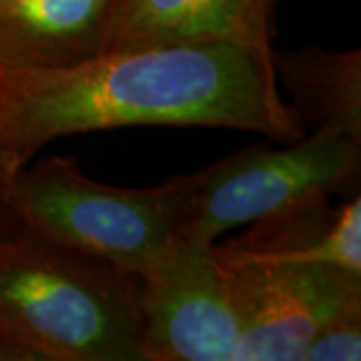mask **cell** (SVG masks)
Here are the masks:
<instances>
[{
  "label": "cell",
  "instance_id": "obj_1",
  "mask_svg": "<svg viewBox=\"0 0 361 361\" xmlns=\"http://www.w3.org/2000/svg\"><path fill=\"white\" fill-rule=\"evenodd\" d=\"M139 125L249 130L283 142L305 135L271 61L235 44L116 49L51 68L0 66V155L14 171L59 137Z\"/></svg>",
  "mask_w": 361,
  "mask_h": 361
},
{
  "label": "cell",
  "instance_id": "obj_2",
  "mask_svg": "<svg viewBox=\"0 0 361 361\" xmlns=\"http://www.w3.org/2000/svg\"><path fill=\"white\" fill-rule=\"evenodd\" d=\"M0 331L35 361H142L137 275L20 229L0 241Z\"/></svg>",
  "mask_w": 361,
  "mask_h": 361
},
{
  "label": "cell",
  "instance_id": "obj_3",
  "mask_svg": "<svg viewBox=\"0 0 361 361\" xmlns=\"http://www.w3.org/2000/svg\"><path fill=\"white\" fill-rule=\"evenodd\" d=\"M193 185L191 173L149 189L113 187L52 155L14 173L8 201L23 231L139 275L179 239Z\"/></svg>",
  "mask_w": 361,
  "mask_h": 361
},
{
  "label": "cell",
  "instance_id": "obj_4",
  "mask_svg": "<svg viewBox=\"0 0 361 361\" xmlns=\"http://www.w3.org/2000/svg\"><path fill=\"white\" fill-rule=\"evenodd\" d=\"M179 239L211 247L247 227L334 195L360 193L361 145L331 130H311L287 147H249L195 171Z\"/></svg>",
  "mask_w": 361,
  "mask_h": 361
},
{
  "label": "cell",
  "instance_id": "obj_5",
  "mask_svg": "<svg viewBox=\"0 0 361 361\" xmlns=\"http://www.w3.org/2000/svg\"><path fill=\"white\" fill-rule=\"evenodd\" d=\"M215 259L239 322L233 361H301L323 327L361 313V275L327 265Z\"/></svg>",
  "mask_w": 361,
  "mask_h": 361
},
{
  "label": "cell",
  "instance_id": "obj_6",
  "mask_svg": "<svg viewBox=\"0 0 361 361\" xmlns=\"http://www.w3.org/2000/svg\"><path fill=\"white\" fill-rule=\"evenodd\" d=\"M142 361H233L239 322L211 247L177 239L137 275Z\"/></svg>",
  "mask_w": 361,
  "mask_h": 361
},
{
  "label": "cell",
  "instance_id": "obj_7",
  "mask_svg": "<svg viewBox=\"0 0 361 361\" xmlns=\"http://www.w3.org/2000/svg\"><path fill=\"white\" fill-rule=\"evenodd\" d=\"M273 37L275 0H113L103 51L235 44L271 61Z\"/></svg>",
  "mask_w": 361,
  "mask_h": 361
},
{
  "label": "cell",
  "instance_id": "obj_8",
  "mask_svg": "<svg viewBox=\"0 0 361 361\" xmlns=\"http://www.w3.org/2000/svg\"><path fill=\"white\" fill-rule=\"evenodd\" d=\"M211 251L225 261L327 265L361 275V197L349 195L339 207L313 201L259 219Z\"/></svg>",
  "mask_w": 361,
  "mask_h": 361
},
{
  "label": "cell",
  "instance_id": "obj_9",
  "mask_svg": "<svg viewBox=\"0 0 361 361\" xmlns=\"http://www.w3.org/2000/svg\"><path fill=\"white\" fill-rule=\"evenodd\" d=\"M113 0H0V66L75 65L103 51Z\"/></svg>",
  "mask_w": 361,
  "mask_h": 361
},
{
  "label": "cell",
  "instance_id": "obj_10",
  "mask_svg": "<svg viewBox=\"0 0 361 361\" xmlns=\"http://www.w3.org/2000/svg\"><path fill=\"white\" fill-rule=\"evenodd\" d=\"M271 65L293 94L291 109L303 129L331 130L361 145V51L273 49Z\"/></svg>",
  "mask_w": 361,
  "mask_h": 361
},
{
  "label": "cell",
  "instance_id": "obj_11",
  "mask_svg": "<svg viewBox=\"0 0 361 361\" xmlns=\"http://www.w3.org/2000/svg\"><path fill=\"white\" fill-rule=\"evenodd\" d=\"M361 357V313L323 327L305 348L301 361H357Z\"/></svg>",
  "mask_w": 361,
  "mask_h": 361
},
{
  "label": "cell",
  "instance_id": "obj_12",
  "mask_svg": "<svg viewBox=\"0 0 361 361\" xmlns=\"http://www.w3.org/2000/svg\"><path fill=\"white\" fill-rule=\"evenodd\" d=\"M14 173H16V171L8 165V161L0 155V207H6V209H11L8 191H11V180H13ZM11 211H13V209H11Z\"/></svg>",
  "mask_w": 361,
  "mask_h": 361
}]
</instances>
